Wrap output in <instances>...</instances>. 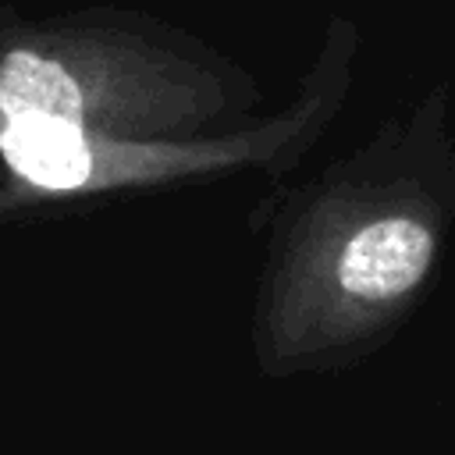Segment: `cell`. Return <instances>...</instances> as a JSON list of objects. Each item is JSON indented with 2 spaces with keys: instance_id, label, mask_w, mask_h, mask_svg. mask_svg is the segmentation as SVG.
<instances>
[{
  "instance_id": "6da1fadb",
  "label": "cell",
  "mask_w": 455,
  "mask_h": 455,
  "mask_svg": "<svg viewBox=\"0 0 455 455\" xmlns=\"http://www.w3.org/2000/svg\"><path fill=\"white\" fill-rule=\"evenodd\" d=\"M256 82L213 43L128 7L0 4V142L117 146L252 124Z\"/></svg>"
},
{
  "instance_id": "7a4b0ae2",
  "label": "cell",
  "mask_w": 455,
  "mask_h": 455,
  "mask_svg": "<svg viewBox=\"0 0 455 455\" xmlns=\"http://www.w3.org/2000/svg\"><path fill=\"white\" fill-rule=\"evenodd\" d=\"M320 100L327 96L309 92L288 114L203 139L117 146L0 142V224L43 213H78L85 206L217 181L238 171L281 167L295 142L309 135Z\"/></svg>"
}]
</instances>
